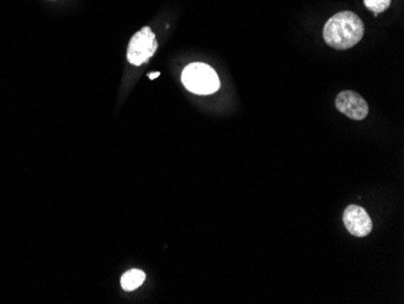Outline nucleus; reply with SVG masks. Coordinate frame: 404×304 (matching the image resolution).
Segmentation results:
<instances>
[{"label": "nucleus", "instance_id": "8", "mask_svg": "<svg viewBox=\"0 0 404 304\" xmlns=\"http://www.w3.org/2000/svg\"><path fill=\"white\" fill-rule=\"evenodd\" d=\"M158 75H160L158 72H156V73H151V74H149V78L150 79L153 80L155 79V78H158Z\"/></svg>", "mask_w": 404, "mask_h": 304}, {"label": "nucleus", "instance_id": "2", "mask_svg": "<svg viewBox=\"0 0 404 304\" xmlns=\"http://www.w3.org/2000/svg\"><path fill=\"white\" fill-rule=\"evenodd\" d=\"M182 83L196 95H212L221 88L218 74L206 63H190L182 73Z\"/></svg>", "mask_w": 404, "mask_h": 304}, {"label": "nucleus", "instance_id": "6", "mask_svg": "<svg viewBox=\"0 0 404 304\" xmlns=\"http://www.w3.org/2000/svg\"><path fill=\"white\" fill-rule=\"evenodd\" d=\"M146 281V273L139 269H131L121 276V288L125 291H134Z\"/></svg>", "mask_w": 404, "mask_h": 304}, {"label": "nucleus", "instance_id": "1", "mask_svg": "<svg viewBox=\"0 0 404 304\" xmlns=\"http://www.w3.org/2000/svg\"><path fill=\"white\" fill-rule=\"evenodd\" d=\"M364 25L359 15L352 11H340L325 23L323 38L328 45L337 50H347L362 40Z\"/></svg>", "mask_w": 404, "mask_h": 304}, {"label": "nucleus", "instance_id": "3", "mask_svg": "<svg viewBox=\"0 0 404 304\" xmlns=\"http://www.w3.org/2000/svg\"><path fill=\"white\" fill-rule=\"evenodd\" d=\"M158 49L154 32L149 27H143L134 34L127 47V61L134 66H142L149 61Z\"/></svg>", "mask_w": 404, "mask_h": 304}, {"label": "nucleus", "instance_id": "5", "mask_svg": "<svg viewBox=\"0 0 404 304\" xmlns=\"http://www.w3.org/2000/svg\"><path fill=\"white\" fill-rule=\"evenodd\" d=\"M346 230L354 237H367L373 230V222L367 211L359 205H349L342 215Z\"/></svg>", "mask_w": 404, "mask_h": 304}, {"label": "nucleus", "instance_id": "7", "mask_svg": "<svg viewBox=\"0 0 404 304\" xmlns=\"http://www.w3.org/2000/svg\"><path fill=\"white\" fill-rule=\"evenodd\" d=\"M364 5L375 15H378V13H383L385 10L390 8L391 0H364Z\"/></svg>", "mask_w": 404, "mask_h": 304}, {"label": "nucleus", "instance_id": "4", "mask_svg": "<svg viewBox=\"0 0 404 304\" xmlns=\"http://www.w3.org/2000/svg\"><path fill=\"white\" fill-rule=\"evenodd\" d=\"M337 111L352 120H363L368 117L369 107L366 100L357 92L345 90L335 98Z\"/></svg>", "mask_w": 404, "mask_h": 304}]
</instances>
